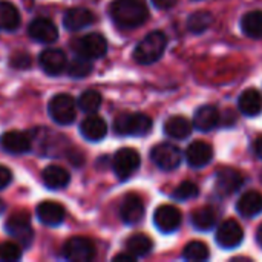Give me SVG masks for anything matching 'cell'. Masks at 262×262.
Listing matches in <instances>:
<instances>
[{
  "label": "cell",
  "mask_w": 262,
  "mask_h": 262,
  "mask_svg": "<svg viewBox=\"0 0 262 262\" xmlns=\"http://www.w3.org/2000/svg\"><path fill=\"white\" fill-rule=\"evenodd\" d=\"M140 164H141V158L138 152L130 147L120 149L112 160L114 172L120 180H127L129 177H132L138 170Z\"/></svg>",
  "instance_id": "obj_6"
},
{
  "label": "cell",
  "mask_w": 262,
  "mask_h": 262,
  "mask_svg": "<svg viewBox=\"0 0 262 262\" xmlns=\"http://www.w3.org/2000/svg\"><path fill=\"white\" fill-rule=\"evenodd\" d=\"M212 158H213V149L206 141H193L192 144H189L186 150V160L195 169L207 166L212 161Z\"/></svg>",
  "instance_id": "obj_18"
},
{
  "label": "cell",
  "mask_w": 262,
  "mask_h": 262,
  "mask_svg": "<svg viewBox=\"0 0 262 262\" xmlns=\"http://www.w3.org/2000/svg\"><path fill=\"white\" fill-rule=\"evenodd\" d=\"M20 25V12L11 2H0V29L15 31Z\"/></svg>",
  "instance_id": "obj_26"
},
{
  "label": "cell",
  "mask_w": 262,
  "mask_h": 262,
  "mask_svg": "<svg viewBox=\"0 0 262 262\" xmlns=\"http://www.w3.org/2000/svg\"><path fill=\"white\" fill-rule=\"evenodd\" d=\"M63 256L72 262H89L95 256V246L88 238L75 236L64 243Z\"/></svg>",
  "instance_id": "obj_7"
},
{
  "label": "cell",
  "mask_w": 262,
  "mask_h": 262,
  "mask_svg": "<svg viewBox=\"0 0 262 262\" xmlns=\"http://www.w3.org/2000/svg\"><path fill=\"white\" fill-rule=\"evenodd\" d=\"M216 223V213L212 207H201L192 213V224L196 230L207 232L213 229Z\"/></svg>",
  "instance_id": "obj_28"
},
{
  "label": "cell",
  "mask_w": 262,
  "mask_h": 262,
  "mask_svg": "<svg viewBox=\"0 0 262 262\" xmlns=\"http://www.w3.org/2000/svg\"><path fill=\"white\" fill-rule=\"evenodd\" d=\"M120 216L126 224H137L144 216V204L141 198L135 193H129L120 207Z\"/></svg>",
  "instance_id": "obj_16"
},
{
  "label": "cell",
  "mask_w": 262,
  "mask_h": 262,
  "mask_svg": "<svg viewBox=\"0 0 262 262\" xmlns=\"http://www.w3.org/2000/svg\"><path fill=\"white\" fill-rule=\"evenodd\" d=\"M3 210H5V203L0 200V213H3Z\"/></svg>",
  "instance_id": "obj_42"
},
{
  "label": "cell",
  "mask_w": 262,
  "mask_h": 262,
  "mask_svg": "<svg viewBox=\"0 0 262 262\" xmlns=\"http://www.w3.org/2000/svg\"><path fill=\"white\" fill-rule=\"evenodd\" d=\"M81 135L89 141H100L107 134V124L106 121L98 115H89L84 118L80 124Z\"/></svg>",
  "instance_id": "obj_21"
},
{
  "label": "cell",
  "mask_w": 262,
  "mask_h": 262,
  "mask_svg": "<svg viewBox=\"0 0 262 262\" xmlns=\"http://www.w3.org/2000/svg\"><path fill=\"white\" fill-rule=\"evenodd\" d=\"M48 111L51 118L61 126H68L75 120V101L68 94H58L52 97Z\"/></svg>",
  "instance_id": "obj_4"
},
{
  "label": "cell",
  "mask_w": 262,
  "mask_h": 262,
  "mask_svg": "<svg viewBox=\"0 0 262 262\" xmlns=\"http://www.w3.org/2000/svg\"><path fill=\"white\" fill-rule=\"evenodd\" d=\"M213 23V15L209 11H196L187 18V29L193 34H201L210 28Z\"/></svg>",
  "instance_id": "obj_29"
},
{
  "label": "cell",
  "mask_w": 262,
  "mask_h": 262,
  "mask_svg": "<svg viewBox=\"0 0 262 262\" xmlns=\"http://www.w3.org/2000/svg\"><path fill=\"white\" fill-rule=\"evenodd\" d=\"M241 28L246 35L252 38H261L262 37V11H250L247 12L241 20Z\"/></svg>",
  "instance_id": "obj_27"
},
{
  "label": "cell",
  "mask_w": 262,
  "mask_h": 262,
  "mask_svg": "<svg viewBox=\"0 0 262 262\" xmlns=\"http://www.w3.org/2000/svg\"><path fill=\"white\" fill-rule=\"evenodd\" d=\"M75 51H77L78 55L86 57L89 60H94V58H100V57H103L106 54L107 43H106V38L101 34L92 32V34H88V35L81 37L80 40H77Z\"/></svg>",
  "instance_id": "obj_8"
},
{
  "label": "cell",
  "mask_w": 262,
  "mask_h": 262,
  "mask_svg": "<svg viewBox=\"0 0 262 262\" xmlns=\"http://www.w3.org/2000/svg\"><path fill=\"white\" fill-rule=\"evenodd\" d=\"M66 72L72 78H84L86 75L92 72V63L89 58L78 55L66 66Z\"/></svg>",
  "instance_id": "obj_32"
},
{
  "label": "cell",
  "mask_w": 262,
  "mask_h": 262,
  "mask_svg": "<svg viewBox=\"0 0 262 262\" xmlns=\"http://www.w3.org/2000/svg\"><path fill=\"white\" fill-rule=\"evenodd\" d=\"M244 184V177L239 170L232 167H223L216 172V189L223 195H232L238 192Z\"/></svg>",
  "instance_id": "obj_14"
},
{
  "label": "cell",
  "mask_w": 262,
  "mask_h": 262,
  "mask_svg": "<svg viewBox=\"0 0 262 262\" xmlns=\"http://www.w3.org/2000/svg\"><path fill=\"white\" fill-rule=\"evenodd\" d=\"M167 46V37L161 31L147 34L135 48L134 58L140 64H152L161 58Z\"/></svg>",
  "instance_id": "obj_2"
},
{
  "label": "cell",
  "mask_w": 262,
  "mask_h": 262,
  "mask_svg": "<svg viewBox=\"0 0 262 262\" xmlns=\"http://www.w3.org/2000/svg\"><path fill=\"white\" fill-rule=\"evenodd\" d=\"M41 178H43V183L46 187L52 189V190H58V189H63L69 184L71 181V175L69 172L61 167V166H57V164H52V166H48L43 173H41Z\"/></svg>",
  "instance_id": "obj_23"
},
{
  "label": "cell",
  "mask_w": 262,
  "mask_h": 262,
  "mask_svg": "<svg viewBox=\"0 0 262 262\" xmlns=\"http://www.w3.org/2000/svg\"><path fill=\"white\" fill-rule=\"evenodd\" d=\"M94 23L92 11L86 8H71L63 17V25L68 31H80Z\"/></svg>",
  "instance_id": "obj_19"
},
{
  "label": "cell",
  "mask_w": 262,
  "mask_h": 262,
  "mask_svg": "<svg viewBox=\"0 0 262 262\" xmlns=\"http://www.w3.org/2000/svg\"><path fill=\"white\" fill-rule=\"evenodd\" d=\"M244 239V230L235 220H226L216 230V243L223 249H235Z\"/></svg>",
  "instance_id": "obj_10"
},
{
  "label": "cell",
  "mask_w": 262,
  "mask_h": 262,
  "mask_svg": "<svg viewBox=\"0 0 262 262\" xmlns=\"http://www.w3.org/2000/svg\"><path fill=\"white\" fill-rule=\"evenodd\" d=\"M114 261H126V262H134L135 261V256L132 255V253H121V255H117L115 258H114Z\"/></svg>",
  "instance_id": "obj_39"
},
{
  "label": "cell",
  "mask_w": 262,
  "mask_h": 262,
  "mask_svg": "<svg viewBox=\"0 0 262 262\" xmlns=\"http://www.w3.org/2000/svg\"><path fill=\"white\" fill-rule=\"evenodd\" d=\"M192 127L193 123H190L187 118L175 115L166 120L164 123V132L167 137L173 138V140H184L192 134Z\"/></svg>",
  "instance_id": "obj_25"
},
{
  "label": "cell",
  "mask_w": 262,
  "mask_h": 262,
  "mask_svg": "<svg viewBox=\"0 0 262 262\" xmlns=\"http://www.w3.org/2000/svg\"><path fill=\"white\" fill-rule=\"evenodd\" d=\"M28 34L38 43H52L58 38V29L52 20L38 17L32 20L28 26Z\"/></svg>",
  "instance_id": "obj_12"
},
{
  "label": "cell",
  "mask_w": 262,
  "mask_h": 262,
  "mask_svg": "<svg viewBox=\"0 0 262 262\" xmlns=\"http://www.w3.org/2000/svg\"><path fill=\"white\" fill-rule=\"evenodd\" d=\"M0 146L8 154H25L31 149V137L20 130H8L0 137Z\"/></svg>",
  "instance_id": "obj_15"
},
{
  "label": "cell",
  "mask_w": 262,
  "mask_h": 262,
  "mask_svg": "<svg viewBox=\"0 0 262 262\" xmlns=\"http://www.w3.org/2000/svg\"><path fill=\"white\" fill-rule=\"evenodd\" d=\"M152 120L144 114H121L114 121V130L118 135L143 137L150 132Z\"/></svg>",
  "instance_id": "obj_3"
},
{
  "label": "cell",
  "mask_w": 262,
  "mask_h": 262,
  "mask_svg": "<svg viewBox=\"0 0 262 262\" xmlns=\"http://www.w3.org/2000/svg\"><path fill=\"white\" fill-rule=\"evenodd\" d=\"M152 3L158 9H169L177 3V0H152Z\"/></svg>",
  "instance_id": "obj_38"
},
{
  "label": "cell",
  "mask_w": 262,
  "mask_h": 262,
  "mask_svg": "<svg viewBox=\"0 0 262 262\" xmlns=\"http://www.w3.org/2000/svg\"><path fill=\"white\" fill-rule=\"evenodd\" d=\"M150 158L152 161L163 170H173L180 166L181 161V152L177 146L169 144V143H161L157 144L150 150Z\"/></svg>",
  "instance_id": "obj_9"
},
{
  "label": "cell",
  "mask_w": 262,
  "mask_h": 262,
  "mask_svg": "<svg viewBox=\"0 0 262 262\" xmlns=\"http://www.w3.org/2000/svg\"><path fill=\"white\" fill-rule=\"evenodd\" d=\"M40 66L41 69L48 74V75H60L66 66H68V58L66 54L61 49L57 48H49L45 49L40 57H38Z\"/></svg>",
  "instance_id": "obj_13"
},
{
  "label": "cell",
  "mask_w": 262,
  "mask_h": 262,
  "mask_svg": "<svg viewBox=\"0 0 262 262\" xmlns=\"http://www.w3.org/2000/svg\"><path fill=\"white\" fill-rule=\"evenodd\" d=\"M9 63L15 69H28L31 66V57L26 52H15L11 57Z\"/></svg>",
  "instance_id": "obj_36"
},
{
  "label": "cell",
  "mask_w": 262,
  "mask_h": 262,
  "mask_svg": "<svg viewBox=\"0 0 262 262\" xmlns=\"http://www.w3.org/2000/svg\"><path fill=\"white\" fill-rule=\"evenodd\" d=\"M238 107L246 117H256L262 112V95L256 89H246L238 98Z\"/></svg>",
  "instance_id": "obj_22"
},
{
  "label": "cell",
  "mask_w": 262,
  "mask_h": 262,
  "mask_svg": "<svg viewBox=\"0 0 262 262\" xmlns=\"http://www.w3.org/2000/svg\"><path fill=\"white\" fill-rule=\"evenodd\" d=\"M37 218L41 224L55 227L64 221V209L55 201H43L37 206Z\"/></svg>",
  "instance_id": "obj_17"
},
{
  "label": "cell",
  "mask_w": 262,
  "mask_h": 262,
  "mask_svg": "<svg viewBox=\"0 0 262 262\" xmlns=\"http://www.w3.org/2000/svg\"><path fill=\"white\" fill-rule=\"evenodd\" d=\"M5 229L8 235L15 238L23 247L31 244L34 232L31 227V218L26 212H15L14 215H11L5 223Z\"/></svg>",
  "instance_id": "obj_5"
},
{
  "label": "cell",
  "mask_w": 262,
  "mask_h": 262,
  "mask_svg": "<svg viewBox=\"0 0 262 262\" xmlns=\"http://www.w3.org/2000/svg\"><path fill=\"white\" fill-rule=\"evenodd\" d=\"M12 181V173L8 167L0 164V190L5 189L6 186H9V183Z\"/></svg>",
  "instance_id": "obj_37"
},
{
  "label": "cell",
  "mask_w": 262,
  "mask_h": 262,
  "mask_svg": "<svg viewBox=\"0 0 262 262\" xmlns=\"http://www.w3.org/2000/svg\"><path fill=\"white\" fill-rule=\"evenodd\" d=\"M183 258L190 262H203L209 259V247L201 241H192L184 247Z\"/></svg>",
  "instance_id": "obj_31"
},
{
  "label": "cell",
  "mask_w": 262,
  "mask_h": 262,
  "mask_svg": "<svg viewBox=\"0 0 262 262\" xmlns=\"http://www.w3.org/2000/svg\"><path fill=\"white\" fill-rule=\"evenodd\" d=\"M154 223H155V227L160 232L172 233L181 224V212L177 207L170 206V204L160 206L154 213Z\"/></svg>",
  "instance_id": "obj_11"
},
{
  "label": "cell",
  "mask_w": 262,
  "mask_h": 262,
  "mask_svg": "<svg viewBox=\"0 0 262 262\" xmlns=\"http://www.w3.org/2000/svg\"><path fill=\"white\" fill-rule=\"evenodd\" d=\"M236 210L246 218H253V216L259 215L262 212V195L256 190L246 192L239 198V201L236 204Z\"/></svg>",
  "instance_id": "obj_24"
},
{
  "label": "cell",
  "mask_w": 262,
  "mask_h": 262,
  "mask_svg": "<svg viewBox=\"0 0 262 262\" xmlns=\"http://www.w3.org/2000/svg\"><path fill=\"white\" fill-rule=\"evenodd\" d=\"M126 249L135 258L137 256H146L152 250V241L146 235H134L127 239Z\"/></svg>",
  "instance_id": "obj_30"
},
{
  "label": "cell",
  "mask_w": 262,
  "mask_h": 262,
  "mask_svg": "<svg viewBox=\"0 0 262 262\" xmlns=\"http://www.w3.org/2000/svg\"><path fill=\"white\" fill-rule=\"evenodd\" d=\"M253 149H255L256 155L262 160V135L256 138V141H255V144H253Z\"/></svg>",
  "instance_id": "obj_40"
},
{
  "label": "cell",
  "mask_w": 262,
  "mask_h": 262,
  "mask_svg": "<svg viewBox=\"0 0 262 262\" xmlns=\"http://www.w3.org/2000/svg\"><path fill=\"white\" fill-rule=\"evenodd\" d=\"M21 258V249L11 241L2 243L0 244V261L14 262Z\"/></svg>",
  "instance_id": "obj_35"
},
{
  "label": "cell",
  "mask_w": 262,
  "mask_h": 262,
  "mask_svg": "<svg viewBox=\"0 0 262 262\" xmlns=\"http://www.w3.org/2000/svg\"><path fill=\"white\" fill-rule=\"evenodd\" d=\"M111 17L117 26L134 29L147 20L149 11L140 0H115L111 5Z\"/></svg>",
  "instance_id": "obj_1"
},
{
  "label": "cell",
  "mask_w": 262,
  "mask_h": 262,
  "mask_svg": "<svg viewBox=\"0 0 262 262\" xmlns=\"http://www.w3.org/2000/svg\"><path fill=\"white\" fill-rule=\"evenodd\" d=\"M256 241H258V244L262 247V224L259 226L258 232H256Z\"/></svg>",
  "instance_id": "obj_41"
},
{
  "label": "cell",
  "mask_w": 262,
  "mask_h": 262,
  "mask_svg": "<svg viewBox=\"0 0 262 262\" xmlns=\"http://www.w3.org/2000/svg\"><path fill=\"white\" fill-rule=\"evenodd\" d=\"M220 120H221L220 111L212 104H206L196 109L193 115V126L201 132H209L220 124Z\"/></svg>",
  "instance_id": "obj_20"
},
{
  "label": "cell",
  "mask_w": 262,
  "mask_h": 262,
  "mask_svg": "<svg viewBox=\"0 0 262 262\" xmlns=\"http://www.w3.org/2000/svg\"><path fill=\"white\" fill-rule=\"evenodd\" d=\"M200 193V189L195 183L192 181H183L172 193V198L178 200V201H189L196 198Z\"/></svg>",
  "instance_id": "obj_34"
},
{
  "label": "cell",
  "mask_w": 262,
  "mask_h": 262,
  "mask_svg": "<svg viewBox=\"0 0 262 262\" xmlns=\"http://www.w3.org/2000/svg\"><path fill=\"white\" fill-rule=\"evenodd\" d=\"M101 106V95L97 91H84L78 98V107L86 114H94Z\"/></svg>",
  "instance_id": "obj_33"
}]
</instances>
